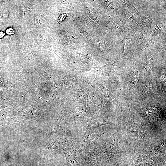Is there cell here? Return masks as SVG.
Returning <instances> with one entry per match:
<instances>
[{
	"instance_id": "7a4b0ae2",
	"label": "cell",
	"mask_w": 166,
	"mask_h": 166,
	"mask_svg": "<svg viewBox=\"0 0 166 166\" xmlns=\"http://www.w3.org/2000/svg\"><path fill=\"white\" fill-rule=\"evenodd\" d=\"M98 162L97 155L92 152H86L83 166H98Z\"/></svg>"
},
{
	"instance_id": "6da1fadb",
	"label": "cell",
	"mask_w": 166,
	"mask_h": 166,
	"mask_svg": "<svg viewBox=\"0 0 166 166\" xmlns=\"http://www.w3.org/2000/svg\"><path fill=\"white\" fill-rule=\"evenodd\" d=\"M74 150H66L65 155L66 159V165L67 166H79L82 156L79 152H74Z\"/></svg>"
},
{
	"instance_id": "3957f363",
	"label": "cell",
	"mask_w": 166,
	"mask_h": 166,
	"mask_svg": "<svg viewBox=\"0 0 166 166\" xmlns=\"http://www.w3.org/2000/svg\"><path fill=\"white\" fill-rule=\"evenodd\" d=\"M43 17L41 14H38L35 16V22L38 25H40L42 24L43 21Z\"/></svg>"
},
{
	"instance_id": "5b68a950",
	"label": "cell",
	"mask_w": 166,
	"mask_h": 166,
	"mask_svg": "<svg viewBox=\"0 0 166 166\" xmlns=\"http://www.w3.org/2000/svg\"><path fill=\"white\" fill-rule=\"evenodd\" d=\"M66 14H61L58 18V21L61 22L64 20L66 17Z\"/></svg>"
},
{
	"instance_id": "8992f818",
	"label": "cell",
	"mask_w": 166,
	"mask_h": 166,
	"mask_svg": "<svg viewBox=\"0 0 166 166\" xmlns=\"http://www.w3.org/2000/svg\"><path fill=\"white\" fill-rule=\"evenodd\" d=\"M5 34L2 32H0V38H2L4 35Z\"/></svg>"
},
{
	"instance_id": "277c9868",
	"label": "cell",
	"mask_w": 166,
	"mask_h": 166,
	"mask_svg": "<svg viewBox=\"0 0 166 166\" xmlns=\"http://www.w3.org/2000/svg\"><path fill=\"white\" fill-rule=\"evenodd\" d=\"M6 32L8 34L11 35L15 33V31L12 28L10 27L7 29Z\"/></svg>"
},
{
	"instance_id": "52a82bcc",
	"label": "cell",
	"mask_w": 166,
	"mask_h": 166,
	"mask_svg": "<svg viewBox=\"0 0 166 166\" xmlns=\"http://www.w3.org/2000/svg\"><path fill=\"white\" fill-rule=\"evenodd\" d=\"M148 19H144L146 20V21H147V20H148V21H149L150 20V19H148ZM149 23H151L152 22H150V21H148ZM147 22H144L145 23V24L146 25V24H147Z\"/></svg>"
},
{
	"instance_id": "ba28073f",
	"label": "cell",
	"mask_w": 166,
	"mask_h": 166,
	"mask_svg": "<svg viewBox=\"0 0 166 166\" xmlns=\"http://www.w3.org/2000/svg\"><path fill=\"white\" fill-rule=\"evenodd\" d=\"M119 166V165H116V166Z\"/></svg>"
}]
</instances>
